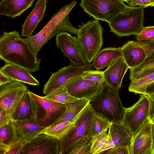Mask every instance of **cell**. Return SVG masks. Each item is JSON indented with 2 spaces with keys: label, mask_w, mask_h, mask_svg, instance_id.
I'll return each instance as SVG.
<instances>
[{
  "label": "cell",
  "mask_w": 154,
  "mask_h": 154,
  "mask_svg": "<svg viewBox=\"0 0 154 154\" xmlns=\"http://www.w3.org/2000/svg\"><path fill=\"white\" fill-rule=\"evenodd\" d=\"M0 57L6 63L18 66L31 72L40 69L41 59L35 56L16 30L4 32L1 36Z\"/></svg>",
  "instance_id": "1"
},
{
  "label": "cell",
  "mask_w": 154,
  "mask_h": 154,
  "mask_svg": "<svg viewBox=\"0 0 154 154\" xmlns=\"http://www.w3.org/2000/svg\"><path fill=\"white\" fill-rule=\"evenodd\" d=\"M76 3L74 1L65 5L53 15L38 33L29 37L22 38L36 57L42 47L56 34L68 31L78 35V29L73 26L69 18V12Z\"/></svg>",
  "instance_id": "2"
},
{
  "label": "cell",
  "mask_w": 154,
  "mask_h": 154,
  "mask_svg": "<svg viewBox=\"0 0 154 154\" xmlns=\"http://www.w3.org/2000/svg\"><path fill=\"white\" fill-rule=\"evenodd\" d=\"M119 90L106 84L101 93L90 103L97 112L101 113L112 123L122 124L124 107Z\"/></svg>",
  "instance_id": "3"
},
{
  "label": "cell",
  "mask_w": 154,
  "mask_h": 154,
  "mask_svg": "<svg viewBox=\"0 0 154 154\" xmlns=\"http://www.w3.org/2000/svg\"><path fill=\"white\" fill-rule=\"evenodd\" d=\"M95 112L90 103L78 118L74 127L63 139L59 140V154H69L79 143L91 140V123Z\"/></svg>",
  "instance_id": "4"
},
{
  "label": "cell",
  "mask_w": 154,
  "mask_h": 154,
  "mask_svg": "<svg viewBox=\"0 0 154 154\" xmlns=\"http://www.w3.org/2000/svg\"><path fill=\"white\" fill-rule=\"evenodd\" d=\"M144 8L129 7L108 23L110 31L119 37L137 35L144 27Z\"/></svg>",
  "instance_id": "5"
},
{
  "label": "cell",
  "mask_w": 154,
  "mask_h": 154,
  "mask_svg": "<svg viewBox=\"0 0 154 154\" xmlns=\"http://www.w3.org/2000/svg\"><path fill=\"white\" fill-rule=\"evenodd\" d=\"M103 28L94 19L79 26L77 38L88 63H91L103 44Z\"/></svg>",
  "instance_id": "6"
},
{
  "label": "cell",
  "mask_w": 154,
  "mask_h": 154,
  "mask_svg": "<svg viewBox=\"0 0 154 154\" xmlns=\"http://www.w3.org/2000/svg\"><path fill=\"white\" fill-rule=\"evenodd\" d=\"M151 101L146 95L140 94L138 100L131 106L124 107L122 125L132 137L151 119Z\"/></svg>",
  "instance_id": "7"
},
{
  "label": "cell",
  "mask_w": 154,
  "mask_h": 154,
  "mask_svg": "<svg viewBox=\"0 0 154 154\" xmlns=\"http://www.w3.org/2000/svg\"><path fill=\"white\" fill-rule=\"evenodd\" d=\"M29 93L34 103L36 122L42 127L45 128L53 125L66 109L65 104L30 91Z\"/></svg>",
  "instance_id": "8"
},
{
  "label": "cell",
  "mask_w": 154,
  "mask_h": 154,
  "mask_svg": "<svg viewBox=\"0 0 154 154\" xmlns=\"http://www.w3.org/2000/svg\"><path fill=\"white\" fill-rule=\"evenodd\" d=\"M79 5L90 17L108 23L129 7L122 0H81Z\"/></svg>",
  "instance_id": "9"
},
{
  "label": "cell",
  "mask_w": 154,
  "mask_h": 154,
  "mask_svg": "<svg viewBox=\"0 0 154 154\" xmlns=\"http://www.w3.org/2000/svg\"><path fill=\"white\" fill-rule=\"evenodd\" d=\"M92 63H87L82 66H77L71 63L53 73L44 85L43 92L48 95L64 86L74 78L81 75L85 71L93 69Z\"/></svg>",
  "instance_id": "10"
},
{
  "label": "cell",
  "mask_w": 154,
  "mask_h": 154,
  "mask_svg": "<svg viewBox=\"0 0 154 154\" xmlns=\"http://www.w3.org/2000/svg\"><path fill=\"white\" fill-rule=\"evenodd\" d=\"M28 91L25 85L17 81L0 85V108L5 110L10 119L19 103Z\"/></svg>",
  "instance_id": "11"
},
{
  "label": "cell",
  "mask_w": 154,
  "mask_h": 154,
  "mask_svg": "<svg viewBox=\"0 0 154 154\" xmlns=\"http://www.w3.org/2000/svg\"><path fill=\"white\" fill-rule=\"evenodd\" d=\"M106 84L105 81L94 82L84 79L80 75L72 79L63 86L72 96L91 101L101 93Z\"/></svg>",
  "instance_id": "12"
},
{
  "label": "cell",
  "mask_w": 154,
  "mask_h": 154,
  "mask_svg": "<svg viewBox=\"0 0 154 154\" xmlns=\"http://www.w3.org/2000/svg\"><path fill=\"white\" fill-rule=\"evenodd\" d=\"M129 154H154V125L148 121L133 137L128 146Z\"/></svg>",
  "instance_id": "13"
},
{
  "label": "cell",
  "mask_w": 154,
  "mask_h": 154,
  "mask_svg": "<svg viewBox=\"0 0 154 154\" xmlns=\"http://www.w3.org/2000/svg\"><path fill=\"white\" fill-rule=\"evenodd\" d=\"M56 41L57 48L69 59L71 63L80 66L88 63L77 37L73 36L66 32H62L57 34Z\"/></svg>",
  "instance_id": "14"
},
{
  "label": "cell",
  "mask_w": 154,
  "mask_h": 154,
  "mask_svg": "<svg viewBox=\"0 0 154 154\" xmlns=\"http://www.w3.org/2000/svg\"><path fill=\"white\" fill-rule=\"evenodd\" d=\"M59 154V140L42 133L32 140L27 143L19 154Z\"/></svg>",
  "instance_id": "15"
},
{
  "label": "cell",
  "mask_w": 154,
  "mask_h": 154,
  "mask_svg": "<svg viewBox=\"0 0 154 154\" xmlns=\"http://www.w3.org/2000/svg\"><path fill=\"white\" fill-rule=\"evenodd\" d=\"M103 71L104 81L110 87L119 90L123 77L129 69L123 57L112 63Z\"/></svg>",
  "instance_id": "16"
},
{
  "label": "cell",
  "mask_w": 154,
  "mask_h": 154,
  "mask_svg": "<svg viewBox=\"0 0 154 154\" xmlns=\"http://www.w3.org/2000/svg\"><path fill=\"white\" fill-rule=\"evenodd\" d=\"M121 48L123 57L129 69L138 66L146 58L143 48L137 41H128Z\"/></svg>",
  "instance_id": "17"
},
{
  "label": "cell",
  "mask_w": 154,
  "mask_h": 154,
  "mask_svg": "<svg viewBox=\"0 0 154 154\" xmlns=\"http://www.w3.org/2000/svg\"><path fill=\"white\" fill-rule=\"evenodd\" d=\"M48 0H37L33 10L22 26V36L29 37L42 20L45 15Z\"/></svg>",
  "instance_id": "18"
},
{
  "label": "cell",
  "mask_w": 154,
  "mask_h": 154,
  "mask_svg": "<svg viewBox=\"0 0 154 154\" xmlns=\"http://www.w3.org/2000/svg\"><path fill=\"white\" fill-rule=\"evenodd\" d=\"M0 72L13 81H17L32 85H37L39 82L31 72L18 66L6 63L1 68Z\"/></svg>",
  "instance_id": "19"
},
{
  "label": "cell",
  "mask_w": 154,
  "mask_h": 154,
  "mask_svg": "<svg viewBox=\"0 0 154 154\" xmlns=\"http://www.w3.org/2000/svg\"><path fill=\"white\" fill-rule=\"evenodd\" d=\"M35 0H2L0 15L11 18L20 16L30 7Z\"/></svg>",
  "instance_id": "20"
},
{
  "label": "cell",
  "mask_w": 154,
  "mask_h": 154,
  "mask_svg": "<svg viewBox=\"0 0 154 154\" xmlns=\"http://www.w3.org/2000/svg\"><path fill=\"white\" fill-rule=\"evenodd\" d=\"M19 134L27 143L37 137L45 129L36 122L35 117L21 121H13Z\"/></svg>",
  "instance_id": "21"
},
{
  "label": "cell",
  "mask_w": 154,
  "mask_h": 154,
  "mask_svg": "<svg viewBox=\"0 0 154 154\" xmlns=\"http://www.w3.org/2000/svg\"><path fill=\"white\" fill-rule=\"evenodd\" d=\"M123 57L121 48L108 47L100 50L93 63L94 67L99 70L108 67L112 63Z\"/></svg>",
  "instance_id": "22"
},
{
  "label": "cell",
  "mask_w": 154,
  "mask_h": 154,
  "mask_svg": "<svg viewBox=\"0 0 154 154\" xmlns=\"http://www.w3.org/2000/svg\"><path fill=\"white\" fill-rule=\"evenodd\" d=\"M34 103L28 90L23 96L11 116L13 121H21L35 117Z\"/></svg>",
  "instance_id": "23"
},
{
  "label": "cell",
  "mask_w": 154,
  "mask_h": 154,
  "mask_svg": "<svg viewBox=\"0 0 154 154\" xmlns=\"http://www.w3.org/2000/svg\"><path fill=\"white\" fill-rule=\"evenodd\" d=\"M108 133L111 139L110 149L118 146H129L130 145L132 136L122 124L112 123Z\"/></svg>",
  "instance_id": "24"
},
{
  "label": "cell",
  "mask_w": 154,
  "mask_h": 154,
  "mask_svg": "<svg viewBox=\"0 0 154 154\" xmlns=\"http://www.w3.org/2000/svg\"><path fill=\"white\" fill-rule=\"evenodd\" d=\"M90 103L88 100L79 99L65 104L66 107L65 111L53 125L66 121L75 122Z\"/></svg>",
  "instance_id": "25"
},
{
  "label": "cell",
  "mask_w": 154,
  "mask_h": 154,
  "mask_svg": "<svg viewBox=\"0 0 154 154\" xmlns=\"http://www.w3.org/2000/svg\"><path fill=\"white\" fill-rule=\"evenodd\" d=\"M20 136L12 120L0 128V154H6L10 146Z\"/></svg>",
  "instance_id": "26"
},
{
  "label": "cell",
  "mask_w": 154,
  "mask_h": 154,
  "mask_svg": "<svg viewBox=\"0 0 154 154\" xmlns=\"http://www.w3.org/2000/svg\"><path fill=\"white\" fill-rule=\"evenodd\" d=\"M107 130L91 138L90 154L102 153L110 149L111 139L109 134L107 133Z\"/></svg>",
  "instance_id": "27"
},
{
  "label": "cell",
  "mask_w": 154,
  "mask_h": 154,
  "mask_svg": "<svg viewBox=\"0 0 154 154\" xmlns=\"http://www.w3.org/2000/svg\"><path fill=\"white\" fill-rule=\"evenodd\" d=\"M154 72V58L147 57L139 66L130 69L131 81L143 78Z\"/></svg>",
  "instance_id": "28"
},
{
  "label": "cell",
  "mask_w": 154,
  "mask_h": 154,
  "mask_svg": "<svg viewBox=\"0 0 154 154\" xmlns=\"http://www.w3.org/2000/svg\"><path fill=\"white\" fill-rule=\"evenodd\" d=\"M75 122L66 121L45 128L41 133L46 134L60 140L74 127Z\"/></svg>",
  "instance_id": "29"
},
{
  "label": "cell",
  "mask_w": 154,
  "mask_h": 154,
  "mask_svg": "<svg viewBox=\"0 0 154 154\" xmlns=\"http://www.w3.org/2000/svg\"><path fill=\"white\" fill-rule=\"evenodd\" d=\"M112 124L110 121L102 114L96 111L91 123V138L108 130Z\"/></svg>",
  "instance_id": "30"
},
{
  "label": "cell",
  "mask_w": 154,
  "mask_h": 154,
  "mask_svg": "<svg viewBox=\"0 0 154 154\" xmlns=\"http://www.w3.org/2000/svg\"><path fill=\"white\" fill-rule=\"evenodd\" d=\"M154 82V72L141 78L131 81L128 87L129 92L135 94H145L146 88Z\"/></svg>",
  "instance_id": "31"
},
{
  "label": "cell",
  "mask_w": 154,
  "mask_h": 154,
  "mask_svg": "<svg viewBox=\"0 0 154 154\" xmlns=\"http://www.w3.org/2000/svg\"><path fill=\"white\" fill-rule=\"evenodd\" d=\"M45 97L57 102L64 104L71 103L79 99L71 96L63 86L57 89Z\"/></svg>",
  "instance_id": "32"
},
{
  "label": "cell",
  "mask_w": 154,
  "mask_h": 154,
  "mask_svg": "<svg viewBox=\"0 0 154 154\" xmlns=\"http://www.w3.org/2000/svg\"><path fill=\"white\" fill-rule=\"evenodd\" d=\"M137 41L146 42L154 40V26L144 27L136 35Z\"/></svg>",
  "instance_id": "33"
},
{
  "label": "cell",
  "mask_w": 154,
  "mask_h": 154,
  "mask_svg": "<svg viewBox=\"0 0 154 154\" xmlns=\"http://www.w3.org/2000/svg\"><path fill=\"white\" fill-rule=\"evenodd\" d=\"M84 79L97 82H104L103 75V71L99 70L93 69L85 71L81 75Z\"/></svg>",
  "instance_id": "34"
},
{
  "label": "cell",
  "mask_w": 154,
  "mask_h": 154,
  "mask_svg": "<svg viewBox=\"0 0 154 154\" xmlns=\"http://www.w3.org/2000/svg\"><path fill=\"white\" fill-rule=\"evenodd\" d=\"M90 140H87L75 146L69 154H90Z\"/></svg>",
  "instance_id": "35"
},
{
  "label": "cell",
  "mask_w": 154,
  "mask_h": 154,
  "mask_svg": "<svg viewBox=\"0 0 154 154\" xmlns=\"http://www.w3.org/2000/svg\"><path fill=\"white\" fill-rule=\"evenodd\" d=\"M26 143L25 139L20 136L10 146L6 154H19L20 151Z\"/></svg>",
  "instance_id": "36"
},
{
  "label": "cell",
  "mask_w": 154,
  "mask_h": 154,
  "mask_svg": "<svg viewBox=\"0 0 154 154\" xmlns=\"http://www.w3.org/2000/svg\"><path fill=\"white\" fill-rule=\"evenodd\" d=\"M138 42L143 48L146 55V58H154V40Z\"/></svg>",
  "instance_id": "37"
},
{
  "label": "cell",
  "mask_w": 154,
  "mask_h": 154,
  "mask_svg": "<svg viewBox=\"0 0 154 154\" xmlns=\"http://www.w3.org/2000/svg\"><path fill=\"white\" fill-rule=\"evenodd\" d=\"M106 153L108 154H129L128 146H118L108 150Z\"/></svg>",
  "instance_id": "38"
},
{
  "label": "cell",
  "mask_w": 154,
  "mask_h": 154,
  "mask_svg": "<svg viewBox=\"0 0 154 154\" xmlns=\"http://www.w3.org/2000/svg\"><path fill=\"white\" fill-rule=\"evenodd\" d=\"M128 4V6L131 7L139 6L146 8L151 6V4L149 0H130Z\"/></svg>",
  "instance_id": "39"
},
{
  "label": "cell",
  "mask_w": 154,
  "mask_h": 154,
  "mask_svg": "<svg viewBox=\"0 0 154 154\" xmlns=\"http://www.w3.org/2000/svg\"><path fill=\"white\" fill-rule=\"evenodd\" d=\"M11 120L8 117L5 110L0 108V128L8 123Z\"/></svg>",
  "instance_id": "40"
},
{
  "label": "cell",
  "mask_w": 154,
  "mask_h": 154,
  "mask_svg": "<svg viewBox=\"0 0 154 154\" xmlns=\"http://www.w3.org/2000/svg\"><path fill=\"white\" fill-rule=\"evenodd\" d=\"M13 81H14L0 72V85L8 83Z\"/></svg>",
  "instance_id": "41"
},
{
  "label": "cell",
  "mask_w": 154,
  "mask_h": 154,
  "mask_svg": "<svg viewBox=\"0 0 154 154\" xmlns=\"http://www.w3.org/2000/svg\"><path fill=\"white\" fill-rule=\"evenodd\" d=\"M145 93L146 95L154 93V82L149 85L146 88Z\"/></svg>",
  "instance_id": "42"
},
{
  "label": "cell",
  "mask_w": 154,
  "mask_h": 154,
  "mask_svg": "<svg viewBox=\"0 0 154 154\" xmlns=\"http://www.w3.org/2000/svg\"><path fill=\"white\" fill-rule=\"evenodd\" d=\"M152 103L151 119L154 121V99H150Z\"/></svg>",
  "instance_id": "43"
},
{
  "label": "cell",
  "mask_w": 154,
  "mask_h": 154,
  "mask_svg": "<svg viewBox=\"0 0 154 154\" xmlns=\"http://www.w3.org/2000/svg\"><path fill=\"white\" fill-rule=\"evenodd\" d=\"M147 95L150 99H154V93L150 94Z\"/></svg>",
  "instance_id": "44"
},
{
  "label": "cell",
  "mask_w": 154,
  "mask_h": 154,
  "mask_svg": "<svg viewBox=\"0 0 154 154\" xmlns=\"http://www.w3.org/2000/svg\"><path fill=\"white\" fill-rule=\"evenodd\" d=\"M151 4V7L154 6V0H149Z\"/></svg>",
  "instance_id": "45"
},
{
  "label": "cell",
  "mask_w": 154,
  "mask_h": 154,
  "mask_svg": "<svg viewBox=\"0 0 154 154\" xmlns=\"http://www.w3.org/2000/svg\"><path fill=\"white\" fill-rule=\"evenodd\" d=\"M124 2H126L127 3H128L130 0H122Z\"/></svg>",
  "instance_id": "46"
},
{
  "label": "cell",
  "mask_w": 154,
  "mask_h": 154,
  "mask_svg": "<svg viewBox=\"0 0 154 154\" xmlns=\"http://www.w3.org/2000/svg\"><path fill=\"white\" fill-rule=\"evenodd\" d=\"M153 124H154V121H153Z\"/></svg>",
  "instance_id": "47"
},
{
  "label": "cell",
  "mask_w": 154,
  "mask_h": 154,
  "mask_svg": "<svg viewBox=\"0 0 154 154\" xmlns=\"http://www.w3.org/2000/svg\"></svg>",
  "instance_id": "48"
}]
</instances>
